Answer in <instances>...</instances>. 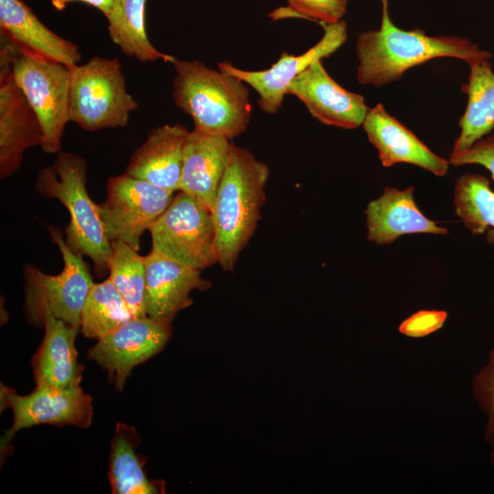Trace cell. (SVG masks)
Instances as JSON below:
<instances>
[{"instance_id": "obj_1", "label": "cell", "mask_w": 494, "mask_h": 494, "mask_svg": "<svg viewBox=\"0 0 494 494\" xmlns=\"http://www.w3.org/2000/svg\"><path fill=\"white\" fill-rule=\"evenodd\" d=\"M381 21L378 30L359 34L356 54L357 79L362 85L381 87L397 81L409 69L442 57L472 61L492 54L457 36H427L420 29L403 30L389 15L388 0H381Z\"/></svg>"}, {"instance_id": "obj_2", "label": "cell", "mask_w": 494, "mask_h": 494, "mask_svg": "<svg viewBox=\"0 0 494 494\" xmlns=\"http://www.w3.org/2000/svg\"><path fill=\"white\" fill-rule=\"evenodd\" d=\"M269 174L265 163L248 149L231 143L212 209L217 258L224 271H232L255 231Z\"/></svg>"}, {"instance_id": "obj_3", "label": "cell", "mask_w": 494, "mask_h": 494, "mask_svg": "<svg viewBox=\"0 0 494 494\" xmlns=\"http://www.w3.org/2000/svg\"><path fill=\"white\" fill-rule=\"evenodd\" d=\"M171 64L176 71L173 101L191 117L195 129L230 140L246 131L252 109L247 83L198 60L176 58Z\"/></svg>"}, {"instance_id": "obj_4", "label": "cell", "mask_w": 494, "mask_h": 494, "mask_svg": "<svg viewBox=\"0 0 494 494\" xmlns=\"http://www.w3.org/2000/svg\"><path fill=\"white\" fill-rule=\"evenodd\" d=\"M87 163L82 156L60 151L53 163L40 169L35 188L47 199L60 201L70 213L65 242L76 254L88 256L95 272L109 270L112 253L102 220L86 189Z\"/></svg>"}, {"instance_id": "obj_5", "label": "cell", "mask_w": 494, "mask_h": 494, "mask_svg": "<svg viewBox=\"0 0 494 494\" xmlns=\"http://www.w3.org/2000/svg\"><path fill=\"white\" fill-rule=\"evenodd\" d=\"M70 68V121L82 130L124 128L137 102L126 90L117 58L92 57Z\"/></svg>"}, {"instance_id": "obj_6", "label": "cell", "mask_w": 494, "mask_h": 494, "mask_svg": "<svg viewBox=\"0 0 494 494\" xmlns=\"http://www.w3.org/2000/svg\"><path fill=\"white\" fill-rule=\"evenodd\" d=\"M51 239L63 258L59 274H48L32 263L23 269L25 278V316L29 324L43 328L52 316L81 329V315L92 277L82 256L74 253L65 242L63 232L48 227Z\"/></svg>"}, {"instance_id": "obj_7", "label": "cell", "mask_w": 494, "mask_h": 494, "mask_svg": "<svg viewBox=\"0 0 494 494\" xmlns=\"http://www.w3.org/2000/svg\"><path fill=\"white\" fill-rule=\"evenodd\" d=\"M1 41L7 47L13 77L40 123L41 149L58 153L70 122V68L16 45L2 33Z\"/></svg>"}, {"instance_id": "obj_8", "label": "cell", "mask_w": 494, "mask_h": 494, "mask_svg": "<svg viewBox=\"0 0 494 494\" xmlns=\"http://www.w3.org/2000/svg\"><path fill=\"white\" fill-rule=\"evenodd\" d=\"M149 231L151 251L183 265L201 271L218 263L212 212L182 191Z\"/></svg>"}, {"instance_id": "obj_9", "label": "cell", "mask_w": 494, "mask_h": 494, "mask_svg": "<svg viewBox=\"0 0 494 494\" xmlns=\"http://www.w3.org/2000/svg\"><path fill=\"white\" fill-rule=\"evenodd\" d=\"M174 192L127 173L112 177L106 183V199L96 203L105 233L139 250L145 231L166 210Z\"/></svg>"}, {"instance_id": "obj_10", "label": "cell", "mask_w": 494, "mask_h": 494, "mask_svg": "<svg viewBox=\"0 0 494 494\" xmlns=\"http://www.w3.org/2000/svg\"><path fill=\"white\" fill-rule=\"evenodd\" d=\"M1 402L12 409L14 415L11 428L1 440L2 455L21 429L41 424L84 428L92 420V398L80 386L58 389L40 385L27 395H18L2 386Z\"/></svg>"}, {"instance_id": "obj_11", "label": "cell", "mask_w": 494, "mask_h": 494, "mask_svg": "<svg viewBox=\"0 0 494 494\" xmlns=\"http://www.w3.org/2000/svg\"><path fill=\"white\" fill-rule=\"evenodd\" d=\"M324 34L320 40L303 54L295 56L284 52L269 69L244 70L228 61L218 64L219 70L242 80L258 94L260 109L268 114L277 113L292 81L311 64L337 51L347 40L345 20L322 24Z\"/></svg>"}, {"instance_id": "obj_12", "label": "cell", "mask_w": 494, "mask_h": 494, "mask_svg": "<svg viewBox=\"0 0 494 494\" xmlns=\"http://www.w3.org/2000/svg\"><path fill=\"white\" fill-rule=\"evenodd\" d=\"M171 335L170 324L134 317L98 339L88 356L107 370L116 389L123 390L131 370L158 353Z\"/></svg>"}, {"instance_id": "obj_13", "label": "cell", "mask_w": 494, "mask_h": 494, "mask_svg": "<svg viewBox=\"0 0 494 494\" xmlns=\"http://www.w3.org/2000/svg\"><path fill=\"white\" fill-rule=\"evenodd\" d=\"M43 132L38 118L16 84L5 44L0 48V177L16 172L25 150L41 145Z\"/></svg>"}, {"instance_id": "obj_14", "label": "cell", "mask_w": 494, "mask_h": 494, "mask_svg": "<svg viewBox=\"0 0 494 494\" xmlns=\"http://www.w3.org/2000/svg\"><path fill=\"white\" fill-rule=\"evenodd\" d=\"M287 94L299 99L317 121L344 129L362 125L370 109L363 96L334 81L321 60L301 72L288 87Z\"/></svg>"}, {"instance_id": "obj_15", "label": "cell", "mask_w": 494, "mask_h": 494, "mask_svg": "<svg viewBox=\"0 0 494 494\" xmlns=\"http://www.w3.org/2000/svg\"><path fill=\"white\" fill-rule=\"evenodd\" d=\"M145 265V306L146 316L171 325L177 314L192 304L190 293L204 291L211 283L200 270L183 265L156 252L144 256Z\"/></svg>"}, {"instance_id": "obj_16", "label": "cell", "mask_w": 494, "mask_h": 494, "mask_svg": "<svg viewBox=\"0 0 494 494\" xmlns=\"http://www.w3.org/2000/svg\"><path fill=\"white\" fill-rule=\"evenodd\" d=\"M362 126L384 167L406 163L438 177L447 174L449 161L435 154L411 130L390 115L381 103L369 109Z\"/></svg>"}, {"instance_id": "obj_17", "label": "cell", "mask_w": 494, "mask_h": 494, "mask_svg": "<svg viewBox=\"0 0 494 494\" xmlns=\"http://www.w3.org/2000/svg\"><path fill=\"white\" fill-rule=\"evenodd\" d=\"M231 142L219 134L193 128L184 145L179 191L198 200L211 212L224 175Z\"/></svg>"}, {"instance_id": "obj_18", "label": "cell", "mask_w": 494, "mask_h": 494, "mask_svg": "<svg viewBox=\"0 0 494 494\" xmlns=\"http://www.w3.org/2000/svg\"><path fill=\"white\" fill-rule=\"evenodd\" d=\"M413 191V186L405 189L385 187L381 196L368 203L365 216L369 241L385 245L405 234L447 233L446 228L422 213Z\"/></svg>"}, {"instance_id": "obj_19", "label": "cell", "mask_w": 494, "mask_h": 494, "mask_svg": "<svg viewBox=\"0 0 494 494\" xmlns=\"http://www.w3.org/2000/svg\"><path fill=\"white\" fill-rule=\"evenodd\" d=\"M188 133L180 124L153 128L132 155L125 173L172 192L179 190Z\"/></svg>"}, {"instance_id": "obj_20", "label": "cell", "mask_w": 494, "mask_h": 494, "mask_svg": "<svg viewBox=\"0 0 494 494\" xmlns=\"http://www.w3.org/2000/svg\"><path fill=\"white\" fill-rule=\"evenodd\" d=\"M43 340L32 358L37 386L58 389L80 386L83 366L78 362L75 339L79 328L49 316Z\"/></svg>"}, {"instance_id": "obj_21", "label": "cell", "mask_w": 494, "mask_h": 494, "mask_svg": "<svg viewBox=\"0 0 494 494\" xmlns=\"http://www.w3.org/2000/svg\"><path fill=\"white\" fill-rule=\"evenodd\" d=\"M0 29L16 45L68 67L79 64V46L50 30L21 0H0Z\"/></svg>"}, {"instance_id": "obj_22", "label": "cell", "mask_w": 494, "mask_h": 494, "mask_svg": "<svg viewBox=\"0 0 494 494\" xmlns=\"http://www.w3.org/2000/svg\"><path fill=\"white\" fill-rule=\"evenodd\" d=\"M489 59L467 64L470 69L465 85L467 102L458 122L460 133L451 153L468 149L494 129V71Z\"/></svg>"}, {"instance_id": "obj_23", "label": "cell", "mask_w": 494, "mask_h": 494, "mask_svg": "<svg viewBox=\"0 0 494 494\" xmlns=\"http://www.w3.org/2000/svg\"><path fill=\"white\" fill-rule=\"evenodd\" d=\"M146 0H113L105 15L112 41L127 57L140 62L162 59L172 63L174 56L163 53L150 42L145 30Z\"/></svg>"}, {"instance_id": "obj_24", "label": "cell", "mask_w": 494, "mask_h": 494, "mask_svg": "<svg viewBox=\"0 0 494 494\" xmlns=\"http://www.w3.org/2000/svg\"><path fill=\"white\" fill-rule=\"evenodd\" d=\"M139 436L134 427L116 425L112 441L108 478L114 494H156L164 492V482L151 481L135 451Z\"/></svg>"}, {"instance_id": "obj_25", "label": "cell", "mask_w": 494, "mask_h": 494, "mask_svg": "<svg viewBox=\"0 0 494 494\" xmlns=\"http://www.w3.org/2000/svg\"><path fill=\"white\" fill-rule=\"evenodd\" d=\"M455 211L473 236L489 231L494 242V190L483 175L465 173L456 181L453 195Z\"/></svg>"}, {"instance_id": "obj_26", "label": "cell", "mask_w": 494, "mask_h": 494, "mask_svg": "<svg viewBox=\"0 0 494 494\" xmlns=\"http://www.w3.org/2000/svg\"><path fill=\"white\" fill-rule=\"evenodd\" d=\"M122 294L107 278L93 283L81 315V330L84 337L100 339L134 318Z\"/></svg>"}, {"instance_id": "obj_27", "label": "cell", "mask_w": 494, "mask_h": 494, "mask_svg": "<svg viewBox=\"0 0 494 494\" xmlns=\"http://www.w3.org/2000/svg\"><path fill=\"white\" fill-rule=\"evenodd\" d=\"M111 247L108 278L122 294L134 317L146 316L144 256L122 241H112Z\"/></svg>"}, {"instance_id": "obj_28", "label": "cell", "mask_w": 494, "mask_h": 494, "mask_svg": "<svg viewBox=\"0 0 494 494\" xmlns=\"http://www.w3.org/2000/svg\"><path fill=\"white\" fill-rule=\"evenodd\" d=\"M287 6L274 10L273 19L299 17L319 24H332L343 19L349 0H286Z\"/></svg>"}, {"instance_id": "obj_29", "label": "cell", "mask_w": 494, "mask_h": 494, "mask_svg": "<svg viewBox=\"0 0 494 494\" xmlns=\"http://www.w3.org/2000/svg\"><path fill=\"white\" fill-rule=\"evenodd\" d=\"M472 391L479 408L488 415L485 441L491 446L490 461L494 466V347L488 364L475 375Z\"/></svg>"}, {"instance_id": "obj_30", "label": "cell", "mask_w": 494, "mask_h": 494, "mask_svg": "<svg viewBox=\"0 0 494 494\" xmlns=\"http://www.w3.org/2000/svg\"><path fill=\"white\" fill-rule=\"evenodd\" d=\"M446 318L445 310L421 309L403 320L398 330L409 338H424L439 330Z\"/></svg>"}, {"instance_id": "obj_31", "label": "cell", "mask_w": 494, "mask_h": 494, "mask_svg": "<svg viewBox=\"0 0 494 494\" xmlns=\"http://www.w3.org/2000/svg\"><path fill=\"white\" fill-rule=\"evenodd\" d=\"M448 161L455 166H482L490 172L494 180V134L481 138L465 151L451 153Z\"/></svg>"}, {"instance_id": "obj_32", "label": "cell", "mask_w": 494, "mask_h": 494, "mask_svg": "<svg viewBox=\"0 0 494 494\" xmlns=\"http://www.w3.org/2000/svg\"><path fill=\"white\" fill-rule=\"evenodd\" d=\"M81 2L97 8L105 16L110 11L113 0H81Z\"/></svg>"}, {"instance_id": "obj_33", "label": "cell", "mask_w": 494, "mask_h": 494, "mask_svg": "<svg viewBox=\"0 0 494 494\" xmlns=\"http://www.w3.org/2000/svg\"><path fill=\"white\" fill-rule=\"evenodd\" d=\"M75 1H81V0H51V4L58 11H62L66 8L69 3L75 2Z\"/></svg>"}]
</instances>
